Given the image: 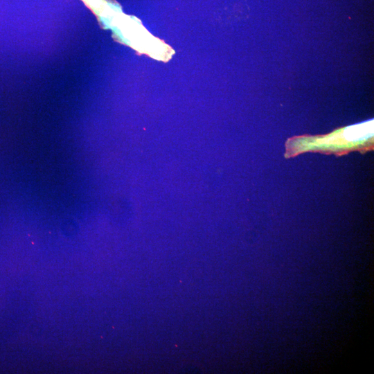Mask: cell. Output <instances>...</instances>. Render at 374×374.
Returning a JSON list of instances; mask_svg holds the SVG:
<instances>
[{
	"label": "cell",
	"instance_id": "obj_1",
	"mask_svg": "<svg viewBox=\"0 0 374 374\" xmlns=\"http://www.w3.org/2000/svg\"><path fill=\"white\" fill-rule=\"evenodd\" d=\"M373 121L348 127L337 134L321 138L303 140L290 139L286 144V156H294L307 150L335 152L342 154L352 150H368L372 148Z\"/></svg>",
	"mask_w": 374,
	"mask_h": 374
}]
</instances>
